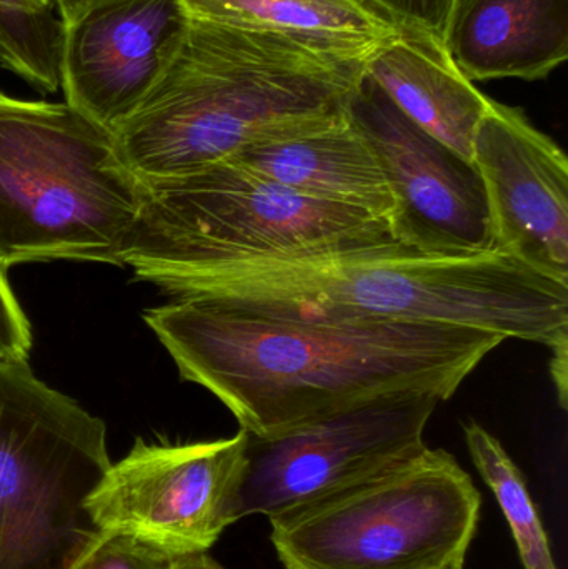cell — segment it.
<instances>
[{
    "mask_svg": "<svg viewBox=\"0 0 568 569\" xmlns=\"http://www.w3.org/2000/svg\"><path fill=\"white\" fill-rule=\"evenodd\" d=\"M444 47L469 80H539L568 59V0H454Z\"/></svg>",
    "mask_w": 568,
    "mask_h": 569,
    "instance_id": "cell-14",
    "label": "cell"
},
{
    "mask_svg": "<svg viewBox=\"0 0 568 569\" xmlns=\"http://www.w3.org/2000/svg\"><path fill=\"white\" fill-rule=\"evenodd\" d=\"M549 348H552V360H550V377L556 385L557 397H559L560 407L567 408L568 390V333L562 335L559 340L554 341Z\"/></svg>",
    "mask_w": 568,
    "mask_h": 569,
    "instance_id": "cell-22",
    "label": "cell"
},
{
    "mask_svg": "<svg viewBox=\"0 0 568 569\" xmlns=\"http://www.w3.org/2000/svg\"><path fill=\"white\" fill-rule=\"evenodd\" d=\"M53 2L59 9V16L62 17L63 23L70 26L89 10L103 6V3L113 2V0H53Z\"/></svg>",
    "mask_w": 568,
    "mask_h": 569,
    "instance_id": "cell-23",
    "label": "cell"
},
{
    "mask_svg": "<svg viewBox=\"0 0 568 569\" xmlns=\"http://www.w3.org/2000/svg\"><path fill=\"white\" fill-rule=\"evenodd\" d=\"M192 19L370 57L399 23L370 0H182Z\"/></svg>",
    "mask_w": 568,
    "mask_h": 569,
    "instance_id": "cell-16",
    "label": "cell"
},
{
    "mask_svg": "<svg viewBox=\"0 0 568 569\" xmlns=\"http://www.w3.org/2000/svg\"><path fill=\"white\" fill-rule=\"evenodd\" d=\"M366 72L410 122L472 162L474 137L492 99L457 69L442 42L399 27Z\"/></svg>",
    "mask_w": 568,
    "mask_h": 569,
    "instance_id": "cell-15",
    "label": "cell"
},
{
    "mask_svg": "<svg viewBox=\"0 0 568 569\" xmlns=\"http://www.w3.org/2000/svg\"><path fill=\"white\" fill-rule=\"evenodd\" d=\"M176 560L133 535L110 533L77 569H172Z\"/></svg>",
    "mask_w": 568,
    "mask_h": 569,
    "instance_id": "cell-19",
    "label": "cell"
},
{
    "mask_svg": "<svg viewBox=\"0 0 568 569\" xmlns=\"http://www.w3.org/2000/svg\"><path fill=\"white\" fill-rule=\"evenodd\" d=\"M226 162L299 196L362 210L389 223L392 219L389 183L372 147L349 116L253 143Z\"/></svg>",
    "mask_w": 568,
    "mask_h": 569,
    "instance_id": "cell-13",
    "label": "cell"
},
{
    "mask_svg": "<svg viewBox=\"0 0 568 569\" xmlns=\"http://www.w3.org/2000/svg\"><path fill=\"white\" fill-rule=\"evenodd\" d=\"M496 250L568 284V160L520 109L492 100L474 137Z\"/></svg>",
    "mask_w": 568,
    "mask_h": 569,
    "instance_id": "cell-11",
    "label": "cell"
},
{
    "mask_svg": "<svg viewBox=\"0 0 568 569\" xmlns=\"http://www.w3.org/2000/svg\"><path fill=\"white\" fill-rule=\"evenodd\" d=\"M66 33L52 0H0V66L42 92L62 89Z\"/></svg>",
    "mask_w": 568,
    "mask_h": 569,
    "instance_id": "cell-17",
    "label": "cell"
},
{
    "mask_svg": "<svg viewBox=\"0 0 568 569\" xmlns=\"http://www.w3.org/2000/svg\"><path fill=\"white\" fill-rule=\"evenodd\" d=\"M367 60L190 17L176 56L113 136L146 182L189 176L253 143L343 119Z\"/></svg>",
    "mask_w": 568,
    "mask_h": 569,
    "instance_id": "cell-3",
    "label": "cell"
},
{
    "mask_svg": "<svg viewBox=\"0 0 568 569\" xmlns=\"http://www.w3.org/2000/svg\"><path fill=\"white\" fill-rule=\"evenodd\" d=\"M249 433L186 445L137 440L87 498L106 535L127 533L173 558L207 553L230 525Z\"/></svg>",
    "mask_w": 568,
    "mask_h": 569,
    "instance_id": "cell-9",
    "label": "cell"
},
{
    "mask_svg": "<svg viewBox=\"0 0 568 569\" xmlns=\"http://www.w3.org/2000/svg\"><path fill=\"white\" fill-rule=\"evenodd\" d=\"M143 187L120 262L162 290L222 263L396 240L386 219L299 196L233 162Z\"/></svg>",
    "mask_w": 568,
    "mask_h": 569,
    "instance_id": "cell-5",
    "label": "cell"
},
{
    "mask_svg": "<svg viewBox=\"0 0 568 569\" xmlns=\"http://www.w3.org/2000/svg\"><path fill=\"white\" fill-rule=\"evenodd\" d=\"M143 193L112 130L69 103L0 92V270L52 260L122 267Z\"/></svg>",
    "mask_w": 568,
    "mask_h": 569,
    "instance_id": "cell-4",
    "label": "cell"
},
{
    "mask_svg": "<svg viewBox=\"0 0 568 569\" xmlns=\"http://www.w3.org/2000/svg\"><path fill=\"white\" fill-rule=\"evenodd\" d=\"M482 497L446 450L270 520L286 569H444L466 558Z\"/></svg>",
    "mask_w": 568,
    "mask_h": 569,
    "instance_id": "cell-7",
    "label": "cell"
},
{
    "mask_svg": "<svg viewBox=\"0 0 568 569\" xmlns=\"http://www.w3.org/2000/svg\"><path fill=\"white\" fill-rule=\"evenodd\" d=\"M464 431L474 465L506 515L524 568L559 569L520 468L514 463L502 443L482 425L469 421Z\"/></svg>",
    "mask_w": 568,
    "mask_h": 569,
    "instance_id": "cell-18",
    "label": "cell"
},
{
    "mask_svg": "<svg viewBox=\"0 0 568 569\" xmlns=\"http://www.w3.org/2000/svg\"><path fill=\"white\" fill-rule=\"evenodd\" d=\"M347 116L372 147L393 199L397 242L426 252H492V226L482 177L464 159L410 122L362 77Z\"/></svg>",
    "mask_w": 568,
    "mask_h": 569,
    "instance_id": "cell-10",
    "label": "cell"
},
{
    "mask_svg": "<svg viewBox=\"0 0 568 569\" xmlns=\"http://www.w3.org/2000/svg\"><path fill=\"white\" fill-rule=\"evenodd\" d=\"M464 565H466V558H459V560L452 561L449 567L444 569H464Z\"/></svg>",
    "mask_w": 568,
    "mask_h": 569,
    "instance_id": "cell-25",
    "label": "cell"
},
{
    "mask_svg": "<svg viewBox=\"0 0 568 569\" xmlns=\"http://www.w3.org/2000/svg\"><path fill=\"white\" fill-rule=\"evenodd\" d=\"M110 465L100 418L0 361V569L79 568L107 537L86 505Z\"/></svg>",
    "mask_w": 568,
    "mask_h": 569,
    "instance_id": "cell-6",
    "label": "cell"
},
{
    "mask_svg": "<svg viewBox=\"0 0 568 569\" xmlns=\"http://www.w3.org/2000/svg\"><path fill=\"white\" fill-rule=\"evenodd\" d=\"M386 10L399 27L419 30L444 43L454 0H370Z\"/></svg>",
    "mask_w": 568,
    "mask_h": 569,
    "instance_id": "cell-21",
    "label": "cell"
},
{
    "mask_svg": "<svg viewBox=\"0 0 568 569\" xmlns=\"http://www.w3.org/2000/svg\"><path fill=\"white\" fill-rule=\"evenodd\" d=\"M172 569H226L217 563L207 553L189 555V557L177 558Z\"/></svg>",
    "mask_w": 568,
    "mask_h": 569,
    "instance_id": "cell-24",
    "label": "cell"
},
{
    "mask_svg": "<svg viewBox=\"0 0 568 569\" xmlns=\"http://www.w3.org/2000/svg\"><path fill=\"white\" fill-rule=\"evenodd\" d=\"M166 291L279 317L454 325L546 347L568 333V284L499 250L426 252L392 240L222 263Z\"/></svg>",
    "mask_w": 568,
    "mask_h": 569,
    "instance_id": "cell-2",
    "label": "cell"
},
{
    "mask_svg": "<svg viewBox=\"0 0 568 569\" xmlns=\"http://www.w3.org/2000/svg\"><path fill=\"white\" fill-rule=\"evenodd\" d=\"M32 328L26 311L0 270V361L29 360Z\"/></svg>",
    "mask_w": 568,
    "mask_h": 569,
    "instance_id": "cell-20",
    "label": "cell"
},
{
    "mask_svg": "<svg viewBox=\"0 0 568 569\" xmlns=\"http://www.w3.org/2000/svg\"><path fill=\"white\" fill-rule=\"evenodd\" d=\"M182 0H113L67 26L66 103L116 132L156 86L189 29Z\"/></svg>",
    "mask_w": 568,
    "mask_h": 569,
    "instance_id": "cell-12",
    "label": "cell"
},
{
    "mask_svg": "<svg viewBox=\"0 0 568 569\" xmlns=\"http://www.w3.org/2000/svg\"><path fill=\"white\" fill-rule=\"evenodd\" d=\"M180 378L219 398L257 438L406 393L454 397L506 341L477 328L302 320L209 297L143 311Z\"/></svg>",
    "mask_w": 568,
    "mask_h": 569,
    "instance_id": "cell-1",
    "label": "cell"
},
{
    "mask_svg": "<svg viewBox=\"0 0 568 569\" xmlns=\"http://www.w3.org/2000/svg\"><path fill=\"white\" fill-rule=\"evenodd\" d=\"M440 401L432 393L396 395L276 437L249 435L237 521L253 515L272 520L416 457Z\"/></svg>",
    "mask_w": 568,
    "mask_h": 569,
    "instance_id": "cell-8",
    "label": "cell"
}]
</instances>
